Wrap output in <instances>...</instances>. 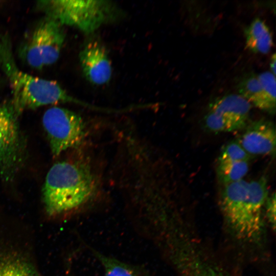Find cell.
<instances>
[{
    "label": "cell",
    "instance_id": "d6986e66",
    "mask_svg": "<svg viewBox=\"0 0 276 276\" xmlns=\"http://www.w3.org/2000/svg\"><path fill=\"white\" fill-rule=\"evenodd\" d=\"M266 214L271 224L274 227L275 222V195L273 193L267 197L265 203Z\"/></svg>",
    "mask_w": 276,
    "mask_h": 276
},
{
    "label": "cell",
    "instance_id": "3957f363",
    "mask_svg": "<svg viewBox=\"0 0 276 276\" xmlns=\"http://www.w3.org/2000/svg\"><path fill=\"white\" fill-rule=\"evenodd\" d=\"M224 186L221 205L228 223L240 238L255 239L261 231L262 211L268 197L266 179H243Z\"/></svg>",
    "mask_w": 276,
    "mask_h": 276
},
{
    "label": "cell",
    "instance_id": "7a4b0ae2",
    "mask_svg": "<svg viewBox=\"0 0 276 276\" xmlns=\"http://www.w3.org/2000/svg\"><path fill=\"white\" fill-rule=\"evenodd\" d=\"M0 68L10 82L12 107L18 114L22 110L60 103L88 104L73 97L57 82L34 77L20 70L15 60L10 37L0 33Z\"/></svg>",
    "mask_w": 276,
    "mask_h": 276
},
{
    "label": "cell",
    "instance_id": "30bf717a",
    "mask_svg": "<svg viewBox=\"0 0 276 276\" xmlns=\"http://www.w3.org/2000/svg\"><path fill=\"white\" fill-rule=\"evenodd\" d=\"M243 149L251 155H274L276 131L270 121L259 120L251 122L237 140Z\"/></svg>",
    "mask_w": 276,
    "mask_h": 276
},
{
    "label": "cell",
    "instance_id": "8992f818",
    "mask_svg": "<svg viewBox=\"0 0 276 276\" xmlns=\"http://www.w3.org/2000/svg\"><path fill=\"white\" fill-rule=\"evenodd\" d=\"M0 225V276H43L22 233Z\"/></svg>",
    "mask_w": 276,
    "mask_h": 276
},
{
    "label": "cell",
    "instance_id": "9c48e42d",
    "mask_svg": "<svg viewBox=\"0 0 276 276\" xmlns=\"http://www.w3.org/2000/svg\"><path fill=\"white\" fill-rule=\"evenodd\" d=\"M79 61L84 77L92 84L101 85L110 80V60L105 46L98 39H90L85 43L79 53Z\"/></svg>",
    "mask_w": 276,
    "mask_h": 276
},
{
    "label": "cell",
    "instance_id": "5b68a950",
    "mask_svg": "<svg viewBox=\"0 0 276 276\" xmlns=\"http://www.w3.org/2000/svg\"><path fill=\"white\" fill-rule=\"evenodd\" d=\"M65 37L63 26L44 16L21 45L20 56L30 66L42 69L58 60Z\"/></svg>",
    "mask_w": 276,
    "mask_h": 276
},
{
    "label": "cell",
    "instance_id": "52a82bcc",
    "mask_svg": "<svg viewBox=\"0 0 276 276\" xmlns=\"http://www.w3.org/2000/svg\"><path fill=\"white\" fill-rule=\"evenodd\" d=\"M42 124L55 156L78 146L85 135V127L80 116L64 108L48 109L43 114Z\"/></svg>",
    "mask_w": 276,
    "mask_h": 276
},
{
    "label": "cell",
    "instance_id": "e0dca14e",
    "mask_svg": "<svg viewBox=\"0 0 276 276\" xmlns=\"http://www.w3.org/2000/svg\"><path fill=\"white\" fill-rule=\"evenodd\" d=\"M203 122L207 130L214 133L237 131L246 126L210 110L204 117Z\"/></svg>",
    "mask_w": 276,
    "mask_h": 276
},
{
    "label": "cell",
    "instance_id": "277c9868",
    "mask_svg": "<svg viewBox=\"0 0 276 276\" xmlns=\"http://www.w3.org/2000/svg\"><path fill=\"white\" fill-rule=\"evenodd\" d=\"M36 8L49 17L64 25L90 34L117 16V9L106 1H39Z\"/></svg>",
    "mask_w": 276,
    "mask_h": 276
},
{
    "label": "cell",
    "instance_id": "9a60e30c",
    "mask_svg": "<svg viewBox=\"0 0 276 276\" xmlns=\"http://www.w3.org/2000/svg\"><path fill=\"white\" fill-rule=\"evenodd\" d=\"M249 170V161H236L217 164V175L224 186L243 179Z\"/></svg>",
    "mask_w": 276,
    "mask_h": 276
},
{
    "label": "cell",
    "instance_id": "8fae6325",
    "mask_svg": "<svg viewBox=\"0 0 276 276\" xmlns=\"http://www.w3.org/2000/svg\"><path fill=\"white\" fill-rule=\"evenodd\" d=\"M251 107V104L239 95L229 94L212 101L209 110L247 125Z\"/></svg>",
    "mask_w": 276,
    "mask_h": 276
},
{
    "label": "cell",
    "instance_id": "44dd1931",
    "mask_svg": "<svg viewBox=\"0 0 276 276\" xmlns=\"http://www.w3.org/2000/svg\"><path fill=\"white\" fill-rule=\"evenodd\" d=\"M67 276H72V275L71 274V273H70L69 272H67Z\"/></svg>",
    "mask_w": 276,
    "mask_h": 276
},
{
    "label": "cell",
    "instance_id": "7c38bea8",
    "mask_svg": "<svg viewBox=\"0 0 276 276\" xmlns=\"http://www.w3.org/2000/svg\"><path fill=\"white\" fill-rule=\"evenodd\" d=\"M245 44L255 53L267 54L273 45L271 32L264 21L255 18L245 30Z\"/></svg>",
    "mask_w": 276,
    "mask_h": 276
},
{
    "label": "cell",
    "instance_id": "ac0fdd59",
    "mask_svg": "<svg viewBox=\"0 0 276 276\" xmlns=\"http://www.w3.org/2000/svg\"><path fill=\"white\" fill-rule=\"evenodd\" d=\"M251 156L243 149L237 140L232 141L222 148L218 159V164L236 162L249 161Z\"/></svg>",
    "mask_w": 276,
    "mask_h": 276
},
{
    "label": "cell",
    "instance_id": "ba28073f",
    "mask_svg": "<svg viewBox=\"0 0 276 276\" xmlns=\"http://www.w3.org/2000/svg\"><path fill=\"white\" fill-rule=\"evenodd\" d=\"M12 106L0 104V174L11 181L21 168L26 147Z\"/></svg>",
    "mask_w": 276,
    "mask_h": 276
},
{
    "label": "cell",
    "instance_id": "4fadbf2b",
    "mask_svg": "<svg viewBox=\"0 0 276 276\" xmlns=\"http://www.w3.org/2000/svg\"><path fill=\"white\" fill-rule=\"evenodd\" d=\"M92 252L103 268L104 276H147L135 266L94 249Z\"/></svg>",
    "mask_w": 276,
    "mask_h": 276
},
{
    "label": "cell",
    "instance_id": "ffe728a7",
    "mask_svg": "<svg viewBox=\"0 0 276 276\" xmlns=\"http://www.w3.org/2000/svg\"><path fill=\"white\" fill-rule=\"evenodd\" d=\"M270 67L271 71V73L275 75V70H276V56L275 54L274 53L270 59Z\"/></svg>",
    "mask_w": 276,
    "mask_h": 276
},
{
    "label": "cell",
    "instance_id": "2e32d148",
    "mask_svg": "<svg viewBox=\"0 0 276 276\" xmlns=\"http://www.w3.org/2000/svg\"><path fill=\"white\" fill-rule=\"evenodd\" d=\"M262 87V107L261 110L274 114L275 112V76L266 71L258 75Z\"/></svg>",
    "mask_w": 276,
    "mask_h": 276
},
{
    "label": "cell",
    "instance_id": "6da1fadb",
    "mask_svg": "<svg viewBox=\"0 0 276 276\" xmlns=\"http://www.w3.org/2000/svg\"><path fill=\"white\" fill-rule=\"evenodd\" d=\"M97 189L96 177L86 162H58L48 171L42 188L45 211L51 216L76 212L91 202Z\"/></svg>",
    "mask_w": 276,
    "mask_h": 276
},
{
    "label": "cell",
    "instance_id": "5bb4252c",
    "mask_svg": "<svg viewBox=\"0 0 276 276\" xmlns=\"http://www.w3.org/2000/svg\"><path fill=\"white\" fill-rule=\"evenodd\" d=\"M237 88L239 95L261 109L262 106V87L258 75L250 73L239 79Z\"/></svg>",
    "mask_w": 276,
    "mask_h": 276
}]
</instances>
